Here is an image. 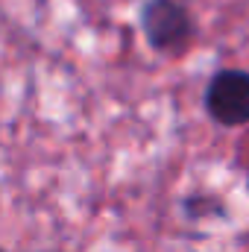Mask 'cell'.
Here are the masks:
<instances>
[{"label":"cell","instance_id":"6da1fadb","mask_svg":"<svg viewBox=\"0 0 249 252\" xmlns=\"http://www.w3.org/2000/svg\"><path fill=\"white\" fill-rule=\"evenodd\" d=\"M138 24L150 50L161 56H182L196 38V21L182 0H144Z\"/></svg>","mask_w":249,"mask_h":252},{"label":"cell","instance_id":"7a4b0ae2","mask_svg":"<svg viewBox=\"0 0 249 252\" xmlns=\"http://www.w3.org/2000/svg\"><path fill=\"white\" fill-rule=\"evenodd\" d=\"M202 109L208 121L223 129L249 124V70L220 67L211 73L202 91Z\"/></svg>","mask_w":249,"mask_h":252},{"label":"cell","instance_id":"3957f363","mask_svg":"<svg viewBox=\"0 0 249 252\" xmlns=\"http://www.w3.org/2000/svg\"><path fill=\"white\" fill-rule=\"evenodd\" d=\"M182 211H185L187 220H202L205 214H214V211L223 214V205H220L217 196H185L182 199Z\"/></svg>","mask_w":249,"mask_h":252},{"label":"cell","instance_id":"277c9868","mask_svg":"<svg viewBox=\"0 0 249 252\" xmlns=\"http://www.w3.org/2000/svg\"><path fill=\"white\" fill-rule=\"evenodd\" d=\"M247 190H249V170H247Z\"/></svg>","mask_w":249,"mask_h":252},{"label":"cell","instance_id":"5b68a950","mask_svg":"<svg viewBox=\"0 0 249 252\" xmlns=\"http://www.w3.org/2000/svg\"><path fill=\"white\" fill-rule=\"evenodd\" d=\"M0 252H6V250H3V247H0Z\"/></svg>","mask_w":249,"mask_h":252}]
</instances>
